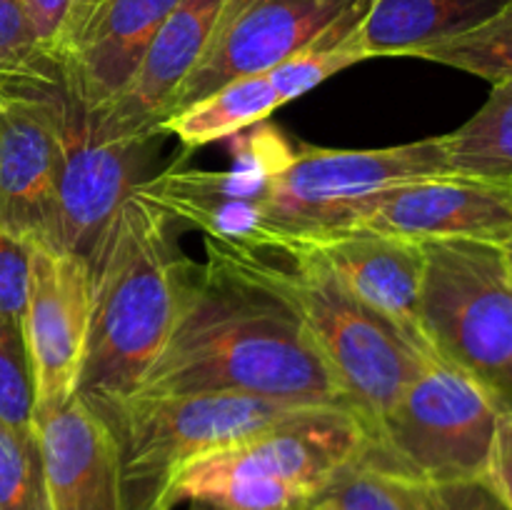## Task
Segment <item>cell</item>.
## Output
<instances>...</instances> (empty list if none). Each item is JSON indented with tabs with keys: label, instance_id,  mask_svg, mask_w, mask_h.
<instances>
[{
	"label": "cell",
	"instance_id": "cell-16",
	"mask_svg": "<svg viewBox=\"0 0 512 510\" xmlns=\"http://www.w3.org/2000/svg\"><path fill=\"white\" fill-rule=\"evenodd\" d=\"M223 3L225 0L175 3L123 93L100 113H90L103 133L123 138L165 135L160 130L165 108L203 55Z\"/></svg>",
	"mask_w": 512,
	"mask_h": 510
},
{
	"label": "cell",
	"instance_id": "cell-21",
	"mask_svg": "<svg viewBox=\"0 0 512 510\" xmlns=\"http://www.w3.org/2000/svg\"><path fill=\"white\" fill-rule=\"evenodd\" d=\"M413 58L465 70L490 83L512 80V0L478 28L425 45Z\"/></svg>",
	"mask_w": 512,
	"mask_h": 510
},
{
	"label": "cell",
	"instance_id": "cell-29",
	"mask_svg": "<svg viewBox=\"0 0 512 510\" xmlns=\"http://www.w3.org/2000/svg\"><path fill=\"white\" fill-rule=\"evenodd\" d=\"M488 480L512 510V415H500L490 450Z\"/></svg>",
	"mask_w": 512,
	"mask_h": 510
},
{
	"label": "cell",
	"instance_id": "cell-27",
	"mask_svg": "<svg viewBox=\"0 0 512 510\" xmlns=\"http://www.w3.org/2000/svg\"><path fill=\"white\" fill-rule=\"evenodd\" d=\"M78 5L80 0H23V13L35 45L55 70L73 28Z\"/></svg>",
	"mask_w": 512,
	"mask_h": 510
},
{
	"label": "cell",
	"instance_id": "cell-19",
	"mask_svg": "<svg viewBox=\"0 0 512 510\" xmlns=\"http://www.w3.org/2000/svg\"><path fill=\"white\" fill-rule=\"evenodd\" d=\"M283 105L273 78L263 70L220 85L198 103L165 120L160 130L175 135L185 148H200L215 140H230L240 130L263 123Z\"/></svg>",
	"mask_w": 512,
	"mask_h": 510
},
{
	"label": "cell",
	"instance_id": "cell-9",
	"mask_svg": "<svg viewBox=\"0 0 512 510\" xmlns=\"http://www.w3.org/2000/svg\"><path fill=\"white\" fill-rule=\"evenodd\" d=\"M153 145L155 138L103 133L65 93L50 245L93 265L115 215L145 180Z\"/></svg>",
	"mask_w": 512,
	"mask_h": 510
},
{
	"label": "cell",
	"instance_id": "cell-25",
	"mask_svg": "<svg viewBox=\"0 0 512 510\" xmlns=\"http://www.w3.org/2000/svg\"><path fill=\"white\" fill-rule=\"evenodd\" d=\"M0 80H53L60 75L35 45L23 0H0Z\"/></svg>",
	"mask_w": 512,
	"mask_h": 510
},
{
	"label": "cell",
	"instance_id": "cell-26",
	"mask_svg": "<svg viewBox=\"0 0 512 510\" xmlns=\"http://www.w3.org/2000/svg\"><path fill=\"white\" fill-rule=\"evenodd\" d=\"M28 280L30 243L0 225V315L18 325L28 298Z\"/></svg>",
	"mask_w": 512,
	"mask_h": 510
},
{
	"label": "cell",
	"instance_id": "cell-7",
	"mask_svg": "<svg viewBox=\"0 0 512 510\" xmlns=\"http://www.w3.org/2000/svg\"><path fill=\"white\" fill-rule=\"evenodd\" d=\"M420 323L435 353L512 415V283L498 243H423Z\"/></svg>",
	"mask_w": 512,
	"mask_h": 510
},
{
	"label": "cell",
	"instance_id": "cell-11",
	"mask_svg": "<svg viewBox=\"0 0 512 510\" xmlns=\"http://www.w3.org/2000/svg\"><path fill=\"white\" fill-rule=\"evenodd\" d=\"M23 340L33 378V423L78 395L93 325V273L78 255L30 243Z\"/></svg>",
	"mask_w": 512,
	"mask_h": 510
},
{
	"label": "cell",
	"instance_id": "cell-3",
	"mask_svg": "<svg viewBox=\"0 0 512 510\" xmlns=\"http://www.w3.org/2000/svg\"><path fill=\"white\" fill-rule=\"evenodd\" d=\"M203 268L283 303L308 330L345 398L370 425L435 353H420L370 313L310 255L250 250L205 238Z\"/></svg>",
	"mask_w": 512,
	"mask_h": 510
},
{
	"label": "cell",
	"instance_id": "cell-14",
	"mask_svg": "<svg viewBox=\"0 0 512 510\" xmlns=\"http://www.w3.org/2000/svg\"><path fill=\"white\" fill-rule=\"evenodd\" d=\"M283 253H305L318 260L345 293L398 330L415 350L435 353L420 323L423 243L375 230H338L293 245Z\"/></svg>",
	"mask_w": 512,
	"mask_h": 510
},
{
	"label": "cell",
	"instance_id": "cell-24",
	"mask_svg": "<svg viewBox=\"0 0 512 510\" xmlns=\"http://www.w3.org/2000/svg\"><path fill=\"white\" fill-rule=\"evenodd\" d=\"M0 423L35 430L33 378L23 328L0 315Z\"/></svg>",
	"mask_w": 512,
	"mask_h": 510
},
{
	"label": "cell",
	"instance_id": "cell-17",
	"mask_svg": "<svg viewBox=\"0 0 512 510\" xmlns=\"http://www.w3.org/2000/svg\"><path fill=\"white\" fill-rule=\"evenodd\" d=\"M35 438L50 510H125L118 445L80 395L35 418Z\"/></svg>",
	"mask_w": 512,
	"mask_h": 510
},
{
	"label": "cell",
	"instance_id": "cell-18",
	"mask_svg": "<svg viewBox=\"0 0 512 510\" xmlns=\"http://www.w3.org/2000/svg\"><path fill=\"white\" fill-rule=\"evenodd\" d=\"M510 0H373L355 40L370 58H413L425 45L478 28Z\"/></svg>",
	"mask_w": 512,
	"mask_h": 510
},
{
	"label": "cell",
	"instance_id": "cell-1",
	"mask_svg": "<svg viewBox=\"0 0 512 510\" xmlns=\"http://www.w3.org/2000/svg\"><path fill=\"white\" fill-rule=\"evenodd\" d=\"M140 395L240 393L350 408L308 330L270 295L198 265Z\"/></svg>",
	"mask_w": 512,
	"mask_h": 510
},
{
	"label": "cell",
	"instance_id": "cell-4",
	"mask_svg": "<svg viewBox=\"0 0 512 510\" xmlns=\"http://www.w3.org/2000/svg\"><path fill=\"white\" fill-rule=\"evenodd\" d=\"M368 423L358 410L318 405L258 435L203 455L173 480L170 503L220 510H310L335 475L360 458Z\"/></svg>",
	"mask_w": 512,
	"mask_h": 510
},
{
	"label": "cell",
	"instance_id": "cell-28",
	"mask_svg": "<svg viewBox=\"0 0 512 510\" xmlns=\"http://www.w3.org/2000/svg\"><path fill=\"white\" fill-rule=\"evenodd\" d=\"M423 500L425 510H510L488 475L423 485Z\"/></svg>",
	"mask_w": 512,
	"mask_h": 510
},
{
	"label": "cell",
	"instance_id": "cell-22",
	"mask_svg": "<svg viewBox=\"0 0 512 510\" xmlns=\"http://www.w3.org/2000/svg\"><path fill=\"white\" fill-rule=\"evenodd\" d=\"M323 500L338 510H425L423 485L353 460L340 470Z\"/></svg>",
	"mask_w": 512,
	"mask_h": 510
},
{
	"label": "cell",
	"instance_id": "cell-12",
	"mask_svg": "<svg viewBox=\"0 0 512 510\" xmlns=\"http://www.w3.org/2000/svg\"><path fill=\"white\" fill-rule=\"evenodd\" d=\"M65 90L53 80H0V225L48 243Z\"/></svg>",
	"mask_w": 512,
	"mask_h": 510
},
{
	"label": "cell",
	"instance_id": "cell-20",
	"mask_svg": "<svg viewBox=\"0 0 512 510\" xmlns=\"http://www.w3.org/2000/svg\"><path fill=\"white\" fill-rule=\"evenodd\" d=\"M450 175L512 185V80L493 83L483 108L440 135Z\"/></svg>",
	"mask_w": 512,
	"mask_h": 510
},
{
	"label": "cell",
	"instance_id": "cell-30",
	"mask_svg": "<svg viewBox=\"0 0 512 510\" xmlns=\"http://www.w3.org/2000/svg\"><path fill=\"white\" fill-rule=\"evenodd\" d=\"M500 255H503V265H505V273H508V280L512 283V230L505 235L503 240L498 243Z\"/></svg>",
	"mask_w": 512,
	"mask_h": 510
},
{
	"label": "cell",
	"instance_id": "cell-2",
	"mask_svg": "<svg viewBox=\"0 0 512 510\" xmlns=\"http://www.w3.org/2000/svg\"><path fill=\"white\" fill-rule=\"evenodd\" d=\"M195 270L198 263L183 258L170 238V220L133 195L90 265L93 325L80 398H123L138 390L173 333Z\"/></svg>",
	"mask_w": 512,
	"mask_h": 510
},
{
	"label": "cell",
	"instance_id": "cell-31",
	"mask_svg": "<svg viewBox=\"0 0 512 510\" xmlns=\"http://www.w3.org/2000/svg\"><path fill=\"white\" fill-rule=\"evenodd\" d=\"M188 510H220V508H215V505L210 503H200V500H193V503H188Z\"/></svg>",
	"mask_w": 512,
	"mask_h": 510
},
{
	"label": "cell",
	"instance_id": "cell-23",
	"mask_svg": "<svg viewBox=\"0 0 512 510\" xmlns=\"http://www.w3.org/2000/svg\"><path fill=\"white\" fill-rule=\"evenodd\" d=\"M0 510H50L35 430L0 423Z\"/></svg>",
	"mask_w": 512,
	"mask_h": 510
},
{
	"label": "cell",
	"instance_id": "cell-10",
	"mask_svg": "<svg viewBox=\"0 0 512 510\" xmlns=\"http://www.w3.org/2000/svg\"><path fill=\"white\" fill-rule=\"evenodd\" d=\"M370 5L373 0H225L203 55L175 90L163 123L240 75L275 68Z\"/></svg>",
	"mask_w": 512,
	"mask_h": 510
},
{
	"label": "cell",
	"instance_id": "cell-15",
	"mask_svg": "<svg viewBox=\"0 0 512 510\" xmlns=\"http://www.w3.org/2000/svg\"><path fill=\"white\" fill-rule=\"evenodd\" d=\"M178 0H80L58 58L60 85L88 113H100L133 80L155 33Z\"/></svg>",
	"mask_w": 512,
	"mask_h": 510
},
{
	"label": "cell",
	"instance_id": "cell-5",
	"mask_svg": "<svg viewBox=\"0 0 512 510\" xmlns=\"http://www.w3.org/2000/svg\"><path fill=\"white\" fill-rule=\"evenodd\" d=\"M85 403L118 445L125 510H173L170 488L185 465L318 408L240 393H130Z\"/></svg>",
	"mask_w": 512,
	"mask_h": 510
},
{
	"label": "cell",
	"instance_id": "cell-6",
	"mask_svg": "<svg viewBox=\"0 0 512 510\" xmlns=\"http://www.w3.org/2000/svg\"><path fill=\"white\" fill-rule=\"evenodd\" d=\"M500 410L438 353L368 428L360 460L420 485L488 475Z\"/></svg>",
	"mask_w": 512,
	"mask_h": 510
},
{
	"label": "cell",
	"instance_id": "cell-8",
	"mask_svg": "<svg viewBox=\"0 0 512 510\" xmlns=\"http://www.w3.org/2000/svg\"><path fill=\"white\" fill-rule=\"evenodd\" d=\"M440 175H450L440 135L390 148H298L265 198L278 233L273 253L335 233L360 205L385 190Z\"/></svg>",
	"mask_w": 512,
	"mask_h": 510
},
{
	"label": "cell",
	"instance_id": "cell-32",
	"mask_svg": "<svg viewBox=\"0 0 512 510\" xmlns=\"http://www.w3.org/2000/svg\"><path fill=\"white\" fill-rule=\"evenodd\" d=\"M310 510H338V508H335L333 503H328V500H323V498H320L318 503H315L313 508H310Z\"/></svg>",
	"mask_w": 512,
	"mask_h": 510
},
{
	"label": "cell",
	"instance_id": "cell-13",
	"mask_svg": "<svg viewBox=\"0 0 512 510\" xmlns=\"http://www.w3.org/2000/svg\"><path fill=\"white\" fill-rule=\"evenodd\" d=\"M340 230H375L413 243H500L512 230V185L465 175L415 180L370 198Z\"/></svg>",
	"mask_w": 512,
	"mask_h": 510
}]
</instances>
